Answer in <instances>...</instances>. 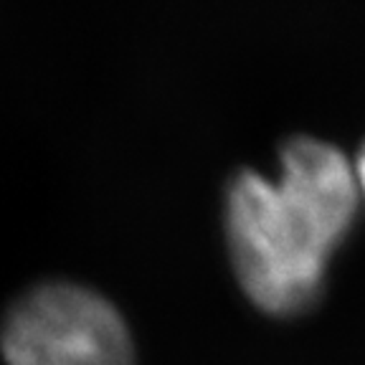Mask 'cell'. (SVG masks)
Returning a JSON list of instances; mask_svg holds the SVG:
<instances>
[{
    "mask_svg": "<svg viewBox=\"0 0 365 365\" xmlns=\"http://www.w3.org/2000/svg\"><path fill=\"white\" fill-rule=\"evenodd\" d=\"M277 180L239 170L226 188V241L236 279L269 314H297L322 294L332 251L358 211L355 168L335 145L292 137Z\"/></svg>",
    "mask_w": 365,
    "mask_h": 365,
    "instance_id": "6da1fadb",
    "label": "cell"
},
{
    "mask_svg": "<svg viewBox=\"0 0 365 365\" xmlns=\"http://www.w3.org/2000/svg\"><path fill=\"white\" fill-rule=\"evenodd\" d=\"M0 353L8 365H137L120 309L74 282H43L16 299Z\"/></svg>",
    "mask_w": 365,
    "mask_h": 365,
    "instance_id": "7a4b0ae2",
    "label": "cell"
},
{
    "mask_svg": "<svg viewBox=\"0 0 365 365\" xmlns=\"http://www.w3.org/2000/svg\"><path fill=\"white\" fill-rule=\"evenodd\" d=\"M355 178H358V188H360V193L365 195V145H363V150H360V155H358V163H355Z\"/></svg>",
    "mask_w": 365,
    "mask_h": 365,
    "instance_id": "3957f363",
    "label": "cell"
}]
</instances>
